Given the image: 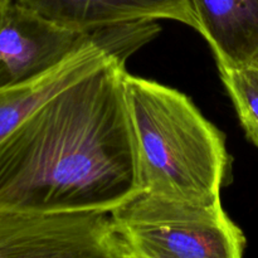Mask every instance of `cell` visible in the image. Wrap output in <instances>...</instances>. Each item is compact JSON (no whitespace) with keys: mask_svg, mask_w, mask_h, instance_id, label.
I'll return each instance as SVG.
<instances>
[{"mask_svg":"<svg viewBox=\"0 0 258 258\" xmlns=\"http://www.w3.org/2000/svg\"><path fill=\"white\" fill-rule=\"evenodd\" d=\"M256 62H257V63H258V59H257V60H256Z\"/></svg>","mask_w":258,"mask_h":258,"instance_id":"30bf717a","label":"cell"},{"mask_svg":"<svg viewBox=\"0 0 258 258\" xmlns=\"http://www.w3.org/2000/svg\"><path fill=\"white\" fill-rule=\"evenodd\" d=\"M123 90L140 189L202 203L221 199L231 176L223 134L174 88L125 72Z\"/></svg>","mask_w":258,"mask_h":258,"instance_id":"7a4b0ae2","label":"cell"},{"mask_svg":"<svg viewBox=\"0 0 258 258\" xmlns=\"http://www.w3.org/2000/svg\"><path fill=\"white\" fill-rule=\"evenodd\" d=\"M126 258H241L246 237L222 207L136 191L110 211Z\"/></svg>","mask_w":258,"mask_h":258,"instance_id":"3957f363","label":"cell"},{"mask_svg":"<svg viewBox=\"0 0 258 258\" xmlns=\"http://www.w3.org/2000/svg\"><path fill=\"white\" fill-rule=\"evenodd\" d=\"M198 32L218 68H239L258 59V0H190Z\"/></svg>","mask_w":258,"mask_h":258,"instance_id":"52a82bcc","label":"cell"},{"mask_svg":"<svg viewBox=\"0 0 258 258\" xmlns=\"http://www.w3.org/2000/svg\"><path fill=\"white\" fill-rule=\"evenodd\" d=\"M112 57L120 58L107 45H90L34 82L0 90V143L48 98L97 70Z\"/></svg>","mask_w":258,"mask_h":258,"instance_id":"ba28073f","label":"cell"},{"mask_svg":"<svg viewBox=\"0 0 258 258\" xmlns=\"http://www.w3.org/2000/svg\"><path fill=\"white\" fill-rule=\"evenodd\" d=\"M125 60L58 91L0 143V207L112 211L140 190Z\"/></svg>","mask_w":258,"mask_h":258,"instance_id":"6da1fadb","label":"cell"},{"mask_svg":"<svg viewBox=\"0 0 258 258\" xmlns=\"http://www.w3.org/2000/svg\"><path fill=\"white\" fill-rule=\"evenodd\" d=\"M48 19L92 30L134 22L168 19L198 30L190 0H18Z\"/></svg>","mask_w":258,"mask_h":258,"instance_id":"8992f818","label":"cell"},{"mask_svg":"<svg viewBox=\"0 0 258 258\" xmlns=\"http://www.w3.org/2000/svg\"><path fill=\"white\" fill-rule=\"evenodd\" d=\"M126 258L108 211L0 207V258Z\"/></svg>","mask_w":258,"mask_h":258,"instance_id":"5b68a950","label":"cell"},{"mask_svg":"<svg viewBox=\"0 0 258 258\" xmlns=\"http://www.w3.org/2000/svg\"><path fill=\"white\" fill-rule=\"evenodd\" d=\"M219 73L247 136L258 146V63L221 68Z\"/></svg>","mask_w":258,"mask_h":258,"instance_id":"9c48e42d","label":"cell"},{"mask_svg":"<svg viewBox=\"0 0 258 258\" xmlns=\"http://www.w3.org/2000/svg\"><path fill=\"white\" fill-rule=\"evenodd\" d=\"M93 44L127 58V40L118 24L77 29L18 0H0V90L34 82Z\"/></svg>","mask_w":258,"mask_h":258,"instance_id":"277c9868","label":"cell"}]
</instances>
